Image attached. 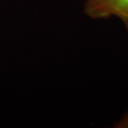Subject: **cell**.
<instances>
[{"label":"cell","mask_w":128,"mask_h":128,"mask_svg":"<svg viewBox=\"0 0 128 128\" xmlns=\"http://www.w3.org/2000/svg\"><path fill=\"white\" fill-rule=\"evenodd\" d=\"M82 12L92 20L117 18L128 33V0H85Z\"/></svg>","instance_id":"obj_1"},{"label":"cell","mask_w":128,"mask_h":128,"mask_svg":"<svg viewBox=\"0 0 128 128\" xmlns=\"http://www.w3.org/2000/svg\"><path fill=\"white\" fill-rule=\"evenodd\" d=\"M114 128H128V110L122 114L113 124Z\"/></svg>","instance_id":"obj_2"}]
</instances>
